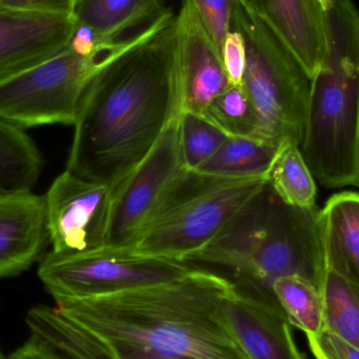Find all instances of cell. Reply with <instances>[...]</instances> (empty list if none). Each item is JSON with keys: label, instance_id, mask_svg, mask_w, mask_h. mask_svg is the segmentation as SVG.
Masks as SVG:
<instances>
[{"label": "cell", "instance_id": "12", "mask_svg": "<svg viewBox=\"0 0 359 359\" xmlns=\"http://www.w3.org/2000/svg\"><path fill=\"white\" fill-rule=\"evenodd\" d=\"M76 27L73 15L0 8V82L62 52L69 46Z\"/></svg>", "mask_w": 359, "mask_h": 359}, {"label": "cell", "instance_id": "14", "mask_svg": "<svg viewBox=\"0 0 359 359\" xmlns=\"http://www.w3.org/2000/svg\"><path fill=\"white\" fill-rule=\"evenodd\" d=\"M48 242L44 196L0 198V278L18 276L40 261Z\"/></svg>", "mask_w": 359, "mask_h": 359}, {"label": "cell", "instance_id": "22", "mask_svg": "<svg viewBox=\"0 0 359 359\" xmlns=\"http://www.w3.org/2000/svg\"><path fill=\"white\" fill-rule=\"evenodd\" d=\"M272 291L289 324L312 337L325 328L324 299L313 283L297 274L282 276Z\"/></svg>", "mask_w": 359, "mask_h": 359}, {"label": "cell", "instance_id": "1", "mask_svg": "<svg viewBox=\"0 0 359 359\" xmlns=\"http://www.w3.org/2000/svg\"><path fill=\"white\" fill-rule=\"evenodd\" d=\"M179 115L175 17L95 76L74 126L67 170L114 191Z\"/></svg>", "mask_w": 359, "mask_h": 359}, {"label": "cell", "instance_id": "2", "mask_svg": "<svg viewBox=\"0 0 359 359\" xmlns=\"http://www.w3.org/2000/svg\"><path fill=\"white\" fill-rule=\"evenodd\" d=\"M233 283L194 268L178 280L111 294L55 301V309L83 330L117 343L190 359H252L226 322L223 303Z\"/></svg>", "mask_w": 359, "mask_h": 359}, {"label": "cell", "instance_id": "4", "mask_svg": "<svg viewBox=\"0 0 359 359\" xmlns=\"http://www.w3.org/2000/svg\"><path fill=\"white\" fill-rule=\"evenodd\" d=\"M267 179L230 180L184 168L128 248L138 255L183 262L213 240Z\"/></svg>", "mask_w": 359, "mask_h": 359}, {"label": "cell", "instance_id": "30", "mask_svg": "<svg viewBox=\"0 0 359 359\" xmlns=\"http://www.w3.org/2000/svg\"><path fill=\"white\" fill-rule=\"evenodd\" d=\"M11 359H69L40 337L32 335L10 354Z\"/></svg>", "mask_w": 359, "mask_h": 359}, {"label": "cell", "instance_id": "17", "mask_svg": "<svg viewBox=\"0 0 359 359\" xmlns=\"http://www.w3.org/2000/svg\"><path fill=\"white\" fill-rule=\"evenodd\" d=\"M38 333L69 359H190L160 353L144 346L107 341L76 326L59 313L46 316Z\"/></svg>", "mask_w": 359, "mask_h": 359}, {"label": "cell", "instance_id": "21", "mask_svg": "<svg viewBox=\"0 0 359 359\" xmlns=\"http://www.w3.org/2000/svg\"><path fill=\"white\" fill-rule=\"evenodd\" d=\"M314 176L294 143L283 142L268 172V184L274 194L289 206L310 209L316 206Z\"/></svg>", "mask_w": 359, "mask_h": 359}, {"label": "cell", "instance_id": "11", "mask_svg": "<svg viewBox=\"0 0 359 359\" xmlns=\"http://www.w3.org/2000/svg\"><path fill=\"white\" fill-rule=\"evenodd\" d=\"M176 63L180 113L203 115L230 86L221 54L191 0H183L176 17Z\"/></svg>", "mask_w": 359, "mask_h": 359}, {"label": "cell", "instance_id": "32", "mask_svg": "<svg viewBox=\"0 0 359 359\" xmlns=\"http://www.w3.org/2000/svg\"><path fill=\"white\" fill-rule=\"evenodd\" d=\"M238 1L248 6V8H253L257 12L261 13V0H238Z\"/></svg>", "mask_w": 359, "mask_h": 359}, {"label": "cell", "instance_id": "5", "mask_svg": "<svg viewBox=\"0 0 359 359\" xmlns=\"http://www.w3.org/2000/svg\"><path fill=\"white\" fill-rule=\"evenodd\" d=\"M172 19V13L165 11L137 35L103 42L88 56H81L67 46L52 58L0 82V118L22 128L46 124L75 126L82 99L98 72L159 33Z\"/></svg>", "mask_w": 359, "mask_h": 359}, {"label": "cell", "instance_id": "24", "mask_svg": "<svg viewBox=\"0 0 359 359\" xmlns=\"http://www.w3.org/2000/svg\"><path fill=\"white\" fill-rule=\"evenodd\" d=\"M178 138L184 168L196 170L217 153L228 136L204 116L182 111Z\"/></svg>", "mask_w": 359, "mask_h": 359}, {"label": "cell", "instance_id": "10", "mask_svg": "<svg viewBox=\"0 0 359 359\" xmlns=\"http://www.w3.org/2000/svg\"><path fill=\"white\" fill-rule=\"evenodd\" d=\"M113 189L65 170L44 196L52 252L75 255L107 247Z\"/></svg>", "mask_w": 359, "mask_h": 359}, {"label": "cell", "instance_id": "34", "mask_svg": "<svg viewBox=\"0 0 359 359\" xmlns=\"http://www.w3.org/2000/svg\"><path fill=\"white\" fill-rule=\"evenodd\" d=\"M318 1L320 2V6H323V8H324L325 11H327L328 8H330L333 0H318Z\"/></svg>", "mask_w": 359, "mask_h": 359}, {"label": "cell", "instance_id": "6", "mask_svg": "<svg viewBox=\"0 0 359 359\" xmlns=\"http://www.w3.org/2000/svg\"><path fill=\"white\" fill-rule=\"evenodd\" d=\"M231 29H238L246 43L243 88L259 117L257 139L301 147L311 79L264 17L238 0H234Z\"/></svg>", "mask_w": 359, "mask_h": 359}, {"label": "cell", "instance_id": "20", "mask_svg": "<svg viewBox=\"0 0 359 359\" xmlns=\"http://www.w3.org/2000/svg\"><path fill=\"white\" fill-rule=\"evenodd\" d=\"M280 147L259 139L228 137L217 153L194 172L230 180L267 179Z\"/></svg>", "mask_w": 359, "mask_h": 359}, {"label": "cell", "instance_id": "19", "mask_svg": "<svg viewBox=\"0 0 359 359\" xmlns=\"http://www.w3.org/2000/svg\"><path fill=\"white\" fill-rule=\"evenodd\" d=\"M41 170V155L29 135L0 118V198L32 192Z\"/></svg>", "mask_w": 359, "mask_h": 359}, {"label": "cell", "instance_id": "15", "mask_svg": "<svg viewBox=\"0 0 359 359\" xmlns=\"http://www.w3.org/2000/svg\"><path fill=\"white\" fill-rule=\"evenodd\" d=\"M310 79L326 53V11L318 0H261V13Z\"/></svg>", "mask_w": 359, "mask_h": 359}, {"label": "cell", "instance_id": "26", "mask_svg": "<svg viewBox=\"0 0 359 359\" xmlns=\"http://www.w3.org/2000/svg\"><path fill=\"white\" fill-rule=\"evenodd\" d=\"M206 31L221 54L231 31L234 0H191Z\"/></svg>", "mask_w": 359, "mask_h": 359}, {"label": "cell", "instance_id": "9", "mask_svg": "<svg viewBox=\"0 0 359 359\" xmlns=\"http://www.w3.org/2000/svg\"><path fill=\"white\" fill-rule=\"evenodd\" d=\"M178 120L179 116L168 124L151 153L114 190L105 248H128L184 170Z\"/></svg>", "mask_w": 359, "mask_h": 359}, {"label": "cell", "instance_id": "16", "mask_svg": "<svg viewBox=\"0 0 359 359\" xmlns=\"http://www.w3.org/2000/svg\"><path fill=\"white\" fill-rule=\"evenodd\" d=\"M326 267L359 285V192L333 194L320 210Z\"/></svg>", "mask_w": 359, "mask_h": 359}, {"label": "cell", "instance_id": "7", "mask_svg": "<svg viewBox=\"0 0 359 359\" xmlns=\"http://www.w3.org/2000/svg\"><path fill=\"white\" fill-rule=\"evenodd\" d=\"M320 210L289 206L270 187L248 255L230 278L236 288L276 306L272 286L282 276H303L322 290L327 267Z\"/></svg>", "mask_w": 359, "mask_h": 359}, {"label": "cell", "instance_id": "27", "mask_svg": "<svg viewBox=\"0 0 359 359\" xmlns=\"http://www.w3.org/2000/svg\"><path fill=\"white\" fill-rule=\"evenodd\" d=\"M222 62L230 86L243 88L247 65L246 43L242 34L236 29L226 37L221 52Z\"/></svg>", "mask_w": 359, "mask_h": 359}, {"label": "cell", "instance_id": "13", "mask_svg": "<svg viewBox=\"0 0 359 359\" xmlns=\"http://www.w3.org/2000/svg\"><path fill=\"white\" fill-rule=\"evenodd\" d=\"M223 313L238 343L252 359H306L280 306L241 292L223 303Z\"/></svg>", "mask_w": 359, "mask_h": 359}, {"label": "cell", "instance_id": "33", "mask_svg": "<svg viewBox=\"0 0 359 359\" xmlns=\"http://www.w3.org/2000/svg\"><path fill=\"white\" fill-rule=\"evenodd\" d=\"M310 348H311L312 353H313V355L316 356V359H328L325 358L324 355H323L322 353H320V350L318 349V348L316 347V346L312 345V344H309Z\"/></svg>", "mask_w": 359, "mask_h": 359}, {"label": "cell", "instance_id": "31", "mask_svg": "<svg viewBox=\"0 0 359 359\" xmlns=\"http://www.w3.org/2000/svg\"><path fill=\"white\" fill-rule=\"evenodd\" d=\"M69 46L77 54L88 56L98 50L100 43H98L96 34L90 27L77 25Z\"/></svg>", "mask_w": 359, "mask_h": 359}, {"label": "cell", "instance_id": "23", "mask_svg": "<svg viewBox=\"0 0 359 359\" xmlns=\"http://www.w3.org/2000/svg\"><path fill=\"white\" fill-rule=\"evenodd\" d=\"M322 293L325 327L359 349V285L327 268Z\"/></svg>", "mask_w": 359, "mask_h": 359}, {"label": "cell", "instance_id": "3", "mask_svg": "<svg viewBox=\"0 0 359 359\" xmlns=\"http://www.w3.org/2000/svg\"><path fill=\"white\" fill-rule=\"evenodd\" d=\"M326 35L299 147L323 186L359 187V11L353 0H333Z\"/></svg>", "mask_w": 359, "mask_h": 359}, {"label": "cell", "instance_id": "8", "mask_svg": "<svg viewBox=\"0 0 359 359\" xmlns=\"http://www.w3.org/2000/svg\"><path fill=\"white\" fill-rule=\"evenodd\" d=\"M176 259L103 248L75 255L46 253L38 276L54 301L111 294L178 280L194 269Z\"/></svg>", "mask_w": 359, "mask_h": 359}, {"label": "cell", "instance_id": "29", "mask_svg": "<svg viewBox=\"0 0 359 359\" xmlns=\"http://www.w3.org/2000/svg\"><path fill=\"white\" fill-rule=\"evenodd\" d=\"M75 0H0V8L33 14L73 15Z\"/></svg>", "mask_w": 359, "mask_h": 359}, {"label": "cell", "instance_id": "28", "mask_svg": "<svg viewBox=\"0 0 359 359\" xmlns=\"http://www.w3.org/2000/svg\"><path fill=\"white\" fill-rule=\"evenodd\" d=\"M309 344L316 346L328 359H359V349L325 327L316 337L307 335Z\"/></svg>", "mask_w": 359, "mask_h": 359}, {"label": "cell", "instance_id": "35", "mask_svg": "<svg viewBox=\"0 0 359 359\" xmlns=\"http://www.w3.org/2000/svg\"><path fill=\"white\" fill-rule=\"evenodd\" d=\"M0 359H11L10 355L4 353V351L2 350L1 347H0Z\"/></svg>", "mask_w": 359, "mask_h": 359}, {"label": "cell", "instance_id": "18", "mask_svg": "<svg viewBox=\"0 0 359 359\" xmlns=\"http://www.w3.org/2000/svg\"><path fill=\"white\" fill-rule=\"evenodd\" d=\"M163 12L160 0H75L73 16L103 43L117 41L124 32Z\"/></svg>", "mask_w": 359, "mask_h": 359}, {"label": "cell", "instance_id": "25", "mask_svg": "<svg viewBox=\"0 0 359 359\" xmlns=\"http://www.w3.org/2000/svg\"><path fill=\"white\" fill-rule=\"evenodd\" d=\"M228 137L257 139L259 117L243 88L229 86L203 114Z\"/></svg>", "mask_w": 359, "mask_h": 359}]
</instances>
